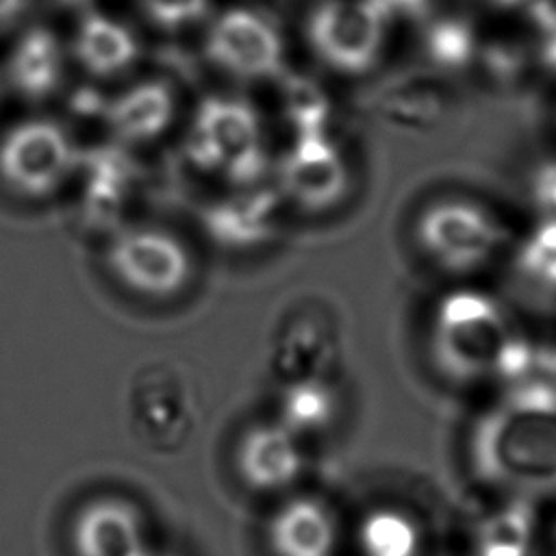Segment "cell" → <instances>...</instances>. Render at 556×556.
I'll return each mask as SVG.
<instances>
[{
    "label": "cell",
    "mask_w": 556,
    "mask_h": 556,
    "mask_svg": "<svg viewBox=\"0 0 556 556\" xmlns=\"http://www.w3.org/2000/svg\"><path fill=\"white\" fill-rule=\"evenodd\" d=\"M267 536L276 556H332L337 530L324 504L298 497L271 517Z\"/></svg>",
    "instance_id": "9a60e30c"
},
{
    "label": "cell",
    "mask_w": 556,
    "mask_h": 556,
    "mask_svg": "<svg viewBox=\"0 0 556 556\" xmlns=\"http://www.w3.org/2000/svg\"><path fill=\"white\" fill-rule=\"evenodd\" d=\"M282 193L271 187H241L200 211L206 237L224 250L241 252L267 243L280 222Z\"/></svg>",
    "instance_id": "9c48e42d"
},
{
    "label": "cell",
    "mask_w": 556,
    "mask_h": 556,
    "mask_svg": "<svg viewBox=\"0 0 556 556\" xmlns=\"http://www.w3.org/2000/svg\"><path fill=\"white\" fill-rule=\"evenodd\" d=\"M280 193L298 204L319 211L341 200L348 187V172L337 146L326 132L298 135L278 167Z\"/></svg>",
    "instance_id": "ba28073f"
},
{
    "label": "cell",
    "mask_w": 556,
    "mask_h": 556,
    "mask_svg": "<svg viewBox=\"0 0 556 556\" xmlns=\"http://www.w3.org/2000/svg\"><path fill=\"white\" fill-rule=\"evenodd\" d=\"M13 83L26 96H46L59 78V50L48 33L35 30L22 39L11 63Z\"/></svg>",
    "instance_id": "603a6c76"
},
{
    "label": "cell",
    "mask_w": 556,
    "mask_h": 556,
    "mask_svg": "<svg viewBox=\"0 0 556 556\" xmlns=\"http://www.w3.org/2000/svg\"><path fill=\"white\" fill-rule=\"evenodd\" d=\"M387 4H397V7H408V9H415L419 7L424 0H384Z\"/></svg>",
    "instance_id": "4dcf8cb0"
},
{
    "label": "cell",
    "mask_w": 556,
    "mask_h": 556,
    "mask_svg": "<svg viewBox=\"0 0 556 556\" xmlns=\"http://www.w3.org/2000/svg\"><path fill=\"white\" fill-rule=\"evenodd\" d=\"M469 456L489 484L519 495H556V380L508 384L476 421Z\"/></svg>",
    "instance_id": "6da1fadb"
},
{
    "label": "cell",
    "mask_w": 556,
    "mask_h": 556,
    "mask_svg": "<svg viewBox=\"0 0 556 556\" xmlns=\"http://www.w3.org/2000/svg\"><path fill=\"white\" fill-rule=\"evenodd\" d=\"M358 545L363 556H419L421 536L406 513L376 508L358 526Z\"/></svg>",
    "instance_id": "ffe728a7"
},
{
    "label": "cell",
    "mask_w": 556,
    "mask_h": 556,
    "mask_svg": "<svg viewBox=\"0 0 556 556\" xmlns=\"http://www.w3.org/2000/svg\"><path fill=\"white\" fill-rule=\"evenodd\" d=\"M104 265L111 278L143 300H172L191 278L187 245L154 224H119L106 235Z\"/></svg>",
    "instance_id": "277c9868"
},
{
    "label": "cell",
    "mask_w": 556,
    "mask_h": 556,
    "mask_svg": "<svg viewBox=\"0 0 556 556\" xmlns=\"http://www.w3.org/2000/svg\"><path fill=\"white\" fill-rule=\"evenodd\" d=\"M208 54L239 76H267L280 70V37L256 13L228 11L208 37Z\"/></svg>",
    "instance_id": "30bf717a"
},
{
    "label": "cell",
    "mask_w": 556,
    "mask_h": 556,
    "mask_svg": "<svg viewBox=\"0 0 556 556\" xmlns=\"http://www.w3.org/2000/svg\"><path fill=\"white\" fill-rule=\"evenodd\" d=\"M513 269L534 293L556 295V219H539L519 243Z\"/></svg>",
    "instance_id": "7402d4cb"
},
{
    "label": "cell",
    "mask_w": 556,
    "mask_h": 556,
    "mask_svg": "<svg viewBox=\"0 0 556 556\" xmlns=\"http://www.w3.org/2000/svg\"><path fill=\"white\" fill-rule=\"evenodd\" d=\"M80 152L56 122H22L0 141V182L22 200H52L74 185Z\"/></svg>",
    "instance_id": "5b68a950"
},
{
    "label": "cell",
    "mask_w": 556,
    "mask_h": 556,
    "mask_svg": "<svg viewBox=\"0 0 556 556\" xmlns=\"http://www.w3.org/2000/svg\"><path fill=\"white\" fill-rule=\"evenodd\" d=\"M513 334L515 330L491 295L458 289L447 293L434 311L432 354L454 380L495 378Z\"/></svg>",
    "instance_id": "7a4b0ae2"
},
{
    "label": "cell",
    "mask_w": 556,
    "mask_h": 556,
    "mask_svg": "<svg viewBox=\"0 0 556 556\" xmlns=\"http://www.w3.org/2000/svg\"><path fill=\"white\" fill-rule=\"evenodd\" d=\"M543 30H545V46H543V56L549 65L556 67V15L543 24Z\"/></svg>",
    "instance_id": "f1b7e54d"
},
{
    "label": "cell",
    "mask_w": 556,
    "mask_h": 556,
    "mask_svg": "<svg viewBox=\"0 0 556 556\" xmlns=\"http://www.w3.org/2000/svg\"><path fill=\"white\" fill-rule=\"evenodd\" d=\"M72 547L76 556H135L146 547V519L128 500L98 497L74 517Z\"/></svg>",
    "instance_id": "8fae6325"
},
{
    "label": "cell",
    "mask_w": 556,
    "mask_h": 556,
    "mask_svg": "<svg viewBox=\"0 0 556 556\" xmlns=\"http://www.w3.org/2000/svg\"><path fill=\"white\" fill-rule=\"evenodd\" d=\"M447 100V83L430 70L402 72L382 83L374 93L378 115L402 128L434 124Z\"/></svg>",
    "instance_id": "4fadbf2b"
},
{
    "label": "cell",
    "mask_w": 556,
    "mask_h": 556,
    "mask_svg": "<svg viewBox=\"0 0 556 556\" xmlns=\"http://www.w3.org/2000/svg\"><path fill=\"white\" fill-rule=\"evenodd\" d=\"M417 241L443 269L467 274L480 269L500 252L506 228L478 204L441 200L419 215Z\"/></svg>",
    "instance_id": "8992f818"
},
{
    "label": "cell",
    "mask_w": 556,
    "mask_h": 556,
    "mask_svg": "<svg viewBox=\"0 0 556 556\" xmlns=\"http://www.w3.org/2000/svg\"><path fill=\"white\" fill-rule=\"evenodd\" d=\"M384 0H328L311 20L317 52L345 72L367 70L380 48L387 17Z\"/></svg>",
    "instance_id": "52a82bcc"
},
{
    "label": "cell",
    "mask_w": 556,
    "mask_h": 556,
    "mask_svg": "<svg viewBox=\"0 0 556 556\" xmlns=\"http://www.w3.org/2000/svg\"><path fill=\"white\" fill-rule=\"evenodd\" d=\"M22 7V0H0V26L9 22Z\"/></svg>",
    "instance_id": "f546056e"
},
{
    "label": "cell",
    "mask_w": 556,
    "mask_h": 556,
    "mask_svg": "<svg viewBox=\"0 0 556 556\" xmlns=\"http://www.w3.org/2000/svg\"><path fill=\"white\" fill-rule=\"evenodd\" d=\"M135 556H159V554H154V552H150V549H148V545H146V547H141V549H139V552H137V554H135Z\"/></svg>",
    "instance_id": "1f68e13d"
},
{
    "label": "cell",
    "mask_w": 556,
    "mask_h": 556,
    "mask_svg": "<svg viewBox=\"0 0 556 556\" xmlns=\"http://www.w3.org/2000/svg\"><path fill=\"white\" fill-rule=\"evenodd\" d=\"M334 358L328 334L313 321L300 319L291 324L278 339L271 354V374L285 384L306 380H328L326 371Z\"/></svg>",
    "instance_id": "2e32d148"
},
{
    "label": "cell",
    "mask_w": 556,
    "mask_h": 556,
    "mask_svg": "<svg viewBox=\"0 0 556 556\" xmlns=\"http://www.w3.org/2000/svg\"><path fill=\"white\" fill-rule=\"evenodd\" d=\"M473 37L467 24L456 20L437 22L428 33V52L432 61L443 67H460L469 61Z\"/></svg>",
    "instance_id": "d4e9b609"
},
{
    "label": "cell",
    "mask_w": 556,
    "mask_h": 556,
    "mask_svg": "<svg viewBox=\"0 0 556 556\" xmlns=\"http://www.w3.org/2000/svg\"><path fill=\"white\" fill-rule=\"evenodd\" d=\"M135 172L117 150H83L74 182L83 193V208L91 219L106 217L111 230L113 215H119L135 191Z\"/></svg>",
    "instance_id": "5bb4252c"
},
{
    "label": "cell",
    "mask_w": 556,
    "mask_h": 556,
    "mask_svg": "<svg viewBox=\"0 0 556 556\" xmlns=\"http://www.w3.org/2000/svg\"><path fill=\"white\" fill-rule=\"evenodd\" d=\"M237 469L241 480L254 491L289 486L302 471L298 437L280 424L248 430L237 450Z\"/></svg>",
    "instance_id": "7c38bea8"
},
{
    "label": "cell",
    "mask_w": 556,
    "mask_h": 556,
    "mask_svg": "<svg viewBox=\"0 0 556 556\" xmlns=\"http://www.w3.org/2000/svg\"><path fill=\"white\" fill-rule=\"evenodd\" d=\"M106 115L122 141L141 143L156 139L167 128L174 115V100L165 85L146 83L113 102Z\"/></svg>",
    "instance_id": "e0dca14e"
},
{
    "label": "cell",
    "mask_w": 556,
    "mask_h": 556,
    "mask_svg": "<svg viewBox=\"0 0 556 556\" xmlns=\"http://www.w3.org/2000/svg\"><path fill=\"white\" fill-rule=\"evenodd\" d=\"M530 200L541 219H556V159L541 163L530 176Z\"/></svg>",
    "instance_id": "484cf974"
},
{
    "label": "cell",
    "mask_w": 556,
    "mask_h": 556,
    "mask_svg": "<svg viewBox=\"0 0 556 556\" xmlns=\"http://www.w3.org/2000/svg\"><path fill=\"white\" fill-rule=\"evenodd\" d=\"M337 391L328 380H306L280 387L278 424L291 434H308L328 428L337 415Z\"/></svg>",
    "instance_id": "ac0fdd59"
},
{
    "label": "cell",
    "mask_w": 556,
    "mask_h": 556,
    "mask_svg": "<svg viewBox=\"0 0 556 556\" xmlns=\"http://www.w3.org/2000/svg\"><path fill=\"white\" fill-rule=\"evenodd\" d=\"M148 13L167 26H176L200 17L204 11L206 0H141Z\"/></svg>",
    "instance_id": "4316f807"
},
{
    "label": "cell",
    "mask_w": 556,
    "mask_h": 556,
    "mask_svg": "<svg viewBox=\"0 0 556 556\" xmlns=\"http://www.w3.org/2000/svg\"><path fill=\"white\" fill-rule=\"evenodd\" d=\"M185 154L195 169L219 174L237 187L258 185L267 167L258 119L237 100L202 102L187 135Z\"/></svg>",
    "instance_id": "3957f363"
},
{
    "label": "cell",
    "mask_w": 556,
    "mask_h": 556,
    "mask_svg": "<svg viewBox=\"0 0 556 556\" xmlns=\"http://www.w3.org/2000/svg\"><path fill=\"white\" fill-rule=\"evenodd\" d=\"M500 4L504 7H510V9H521L526 11L528 15H532L541 26L547 24L554 15H556V9L552 4V0H497Z\"/></svg>",
    "instance_id": "83f0119b"
},
{
    "label": "cell",
    "mask_w": 556,
    "mask_h": 556,
    "mask_svg": "<svg viewBox=\"0 0 556 556\" xmlns=\"http://www.w3.org/2000/svg\"><path fill=\"white\" fill-rule=\"evenodd\" d=\"M534 536V513L526 495L491 513L476 532V556H528Z\"/></svg>",
    "instance_id": "d6986e66"
},
{
    "label": "cell",
    "mask_w": 556,
    "mask_h": 556,
    "mask_svg": "<svg viewBox=\"0 0 556 556\" xmlns=\"http://www.w3.org/2000/svg\"><path fill=\"white\" fill-rule=\"evenodd\" d=\"M330 104L319 85L304 76L285 80V115L298 135L326 132Z\"/></svg>",
    "instance_id": "cb8c5ba5"
},
{
    "label": "cell",
    "mask_w": 556,
    "mask_h": 556,
    "mask_svg": "<svg viewBox=\"0 0 556 556\" xmlns=\"http://www.w3.org/2000/svg\"><path fill=\"white\" fill-rule=\"evenodd\" d=\"M135 52L130 33L102 15H91L80 28L78 56L96 74H113L126 67Z\"/></svg>",
    "instance_id": "44dd1931"
}]
</instances>
